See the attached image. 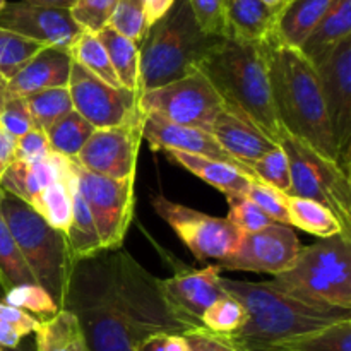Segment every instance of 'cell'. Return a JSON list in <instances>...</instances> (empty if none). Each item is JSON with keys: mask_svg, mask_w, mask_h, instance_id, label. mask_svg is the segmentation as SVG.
I'll use <instances>...</instances> for the list:
<instances>
[{"mask_svg": "<svg viewBox=\"0 0 351 351\" xmlns=\"http://www.w3.org/2000/svg\"><path fill=\"white\" fill-rule=\"evenodd\" d=\"M221 271L218 264H211L204 269H187L160 280L167 304L192 329L202 328V314L215 302L228 297V291L221 287Z\"/></svg>", "mask_w": 351, "mask_h": 351, "instance_id": "cell-17", "label": "cell"}, {"mask_svg": "<svg viewBox=\"0 0 351 351\" xmlns=\"http://www.w3.org/2000/svg\"><path fill=\"white\" fill-rule=\"evenodd\" d=\"M168 154L178 165L187 168L189 171L197 175L201 180L208 182L209 185L216 187L225 195H247V191L252 184V180L242 170L232 167V165L208 160V158L202 156H194V154L177 153V151H170Z\"/></svg>", "mask_w": 351, "mask_h": 351, "instance_id": "cell-25", "label": "cell"}, {"mask_svg": "<svg viewBox=\"0 0 351 351\" xmlns=\"http://www.w3.org/2000/svg\"><path fill=\"white\" fill-rule=\"evenodd\" d=\"M351 36V0H332L329 9L319 21L307 40L298 50L317 65L332 48Z\"/></svg>", "mask_w": 351, "mask_h": 351, "instance_id": "cell-24", "label": "cell"}, {"mask_svg": "<svg viewBox=\"0 0 351 351\" xmlns=\"http://www.w3.org/2000/svg\"><path fill=\"white\" fill-rule=\"evenodd\" d=\"M245 308L237 302L232 295L215 302L208 311L202 314L201 326L206 331L219 336H232L245 324Z\"/></svg>", "mask_w": 351, "mask_h": 351, "instance_id": "cell-37", "label": "cell"}, {"mask_svg": "<svg viewBox=\"0 0 351 351\" xmlns=\"http://www.w3.org/2000/svg\"><path fill=\"white\" fill-rule=\"evenodd\" d=\"M5 3H7V0H0V10H2V7L5 5Z\"/></svg>", "mask_w": 351, "mask_h": 351, "instance_id": "cell-54", "label": "cell"}, {"mask_svg": "<svg viewBox=\"0 0 351 351\" xmlns=\"http://www.w3.org/2000/svg\"><path fill=\"white\" fill-rule=\"evenodd\" d=\"M108 27L132 40L134 43L141 45L147 29H149L146 23L143 0H119L108 21Z\"/></svg>", "mask_w": 351, "mask_h": 351, "instance_id": "cell-39", "label": "cell"}, {"mask_svg": "<svg viewBox=\"0 0 351 351\" xmlns=\"http://www.w3.org/2000/svg\"><path fill=\"white\" fill-rule=\"evenodd\" d=\"M72 108L95 129L123 125L139 117V95L125 88H113L72 62L69 75Z\"/></svg>", "mask_w": 351, "mask_h": 351, "instance_id": "cell-12", "label": "cell"}, {"mask_svg": "<svg viewBox=\"0 0 351 351\" xmlns=\"http://www.w3.org/2000/svg\"><path fill=\"white\" fill-rule=\"evenodd\" d=\"M69 168L95 219L103 252L122 249L123 239L134 219L136 177L120 180L101 177L84 170L81 165L75 163L74 158H69Z\"/></svg>", "mask_w": 351, "mask_h": 351, "instance_id": "cell-9", "label": "cell"}, {"mask_svg": "<svg viewBox=\"0 0 351 351\" xmlns=\"http://www.w3.org/2000/svg\"><path fill=\"white\" fill-rule=\"evenodd\" d=\"M331 3L332 0H287L281 5L273 36L267 43L300 48Z\"/></svg>", "mask_w": 351, "mask_h": 351, "instance_id": "cell-22", "label": "cell"}, {"mask_svg": "<svg viewBox=\"0 0 351 351\" xmlns=\"http://www.w3.org/2000/svg\"><path fill=\"white\" fill-rule=\"evenodd\" d=\"M273 283L302 300L351 311V239L332 235L300 249Z\"/></svg>", "mask_w": 351, "mask_h": 351, "instance_id": "cell-7", "label": "cell"}, {"mask_svg": "<svg viewBox=\"0 0 351 351\" xmlns=\"http://www.w3.org/2000/svg\"><path fill=\"white\" fill-rule=\"evenodd\" d=\"M223 108L225 105L216 89L199 71L139 95L143 115L153 113L175 125L195 127L206 132Z\"/></svg>", "mask_w": 351, "mask_h": 351, "instance_id": "cell-10", "label": "cell"}, {"mask_svg": "<svg viewBox=\"0 0 351 351\" xmlns=\"http://www.w3.org/2000/svg\"><path fill=\"white\" fill-rule=\"evenodd\" d=\"M143 125L144 115L141 113L123 125L96 129L74 158L75 163L84 170L115 180L136 177Z\"/></svg>", "mask_w": 351, "mask_h": 351, "instance_id": "cell-14", "label": "cell"}, {"mask_svg": "<svg viewBox=\"0 0 351 351\" xmlns=\"http://www.w3.org/2000/svg\"><path fill=\"white\" fill-rule=\"evenodd\" d=\"M99 41L108 53L110 64L119 79L120 86L139 95L141 57L139 45L106 26L98 33Z\"/></svg>", "mask_w": 351, "mask_h": 351, "instance_id": "cell-27", "label": "cell"}, {"mask_svg": "<svg viewBox=\"0 0 351 351\" xmlns=\"http://www.w3.org/2000/svg\"><path fill=\"white\" fill-rule=\"evenodd\" d=\"M0 199H2V189H0ZM33 283L36 285V281L24 263L23 254L0 211V287L9 291L10 288Z\"/></svg>", "mask_w": 351, "mask_h": 351, "instance_id": "cell-34", "label": "cell"}, {"mask_svg": "<svg viewBox=\"0 0 351 351\" xmlns=\"http://www.w3.org/2000/svg\"><path fill=\"white\" fill-rule=\"evenodd\" d=\"M197 71L211 82L226 110L249 119L267 139L280 144L285 129L274 108L266 45L218 38Z\"/></svg>", "mask_w": 351, "mask_h": 351, "instance_id": "cell-3", "label": "cell"}, {"mask_svg": "<svg viewBox=\"0 0 351 351\" xmlns=\"http://www.w3.org/2000/svg\"><path fill=\"white\" fill-rule=\"evenodd\" d=\"M45 45L0 27V77L12 79Z\"/></svg>", "mask_w": 351, "mask_h": 351, "instance_id": "cell-36", "label": "cell"}, {"mask_svg": "<svg viewBox=\"0 0 351 351\" xmlns=\"http://www.w3.org/2000/svg\"><path fill=\"white\" fill-rule=\"evenodd\" d=\"M264 45L271 93L281 127L339 167V153L314 64L298 48Z\"/></svg>", "mask_w": 351, "mask_h": 351, "instance_id": "cell-4", "label": "cell"}, {"mask_svg": "<svg viewBox=\"0 0 351 351\" xmlns=\"http://www.w3.org/2000/svg\"><path fill=\"white\" fill-rule=\"evenodd\" d=\"M287 204L291 226H297L319 239H329L332 235H343L346 239H351L345 235L341 223L326 206L311 201V199L293 197V195H288Z\"/></svg>", "mask_w": 351, "mask_h": 351, "instance_id": "cell-29", "label": "cell"}, {"mask_svg": "<svg viewBox=\"0 0 351 351\" xmlns=\"http://www.w3.org/2000/svg\"><path fill=\"white\" fill-rule=\"evenodd\" d=\"M197 26L209 36L230 38L226 0H189Z\"/></svg>", "mask_w": 351, "mask_h": 351, "instance_id": "cell-43", "label": "cell"}, {"mask_svg": "<svg viewBox=\"0 0 351 351\" xmlns=\"http://www.w3.org/2000/svg\"><path fill=\"white\" fill-rule=\"evenodd\" d=\"M26 105L29 110L33 127L47 132L51 123L67 115L72 108V99L69 88H50L26 96Z\"/></svg>", "mask_w": 351, "mask_h": 351, "instance_id": "cell-35", "label": "cell"}, {"mask_svg": "<svg viewBox=\"0 0 351 351\" xmlns=\"http://www.w3.org/2000/svg\"><path fill=\"white\" fill-rule=\"evenodd\" d=\"M117 3L119 0H77L69 12L82 31L98 34L108 26Z\"/></svg>", "mask_w": 351, "mask_h": 351, "instance_id": "cell-42", "label": "cell"}, {"mask_svg": "<svg viewBox=\"0 0 351 351\" xmlns=\"http://www.w3.org/2000/svg\"><path fill=\"white\" fill-rule=\"evenodd\" d=\"M261 2H263L264 5L273 7V9H276V7H281V5H283V3L287 2V0H261Z\"/></svg>", "mask_w": 351, "mask_h": 351, "instance_id": "cell-53", "label": "cell"}, {"mask_svg": "<svg viewBox=\"0 0 351 351\" xmlns=\"http://www.w3.org/2000/svg\"><path fill=\"white\" fill-rule=\"evenodd\" d=\"M245 197H249L257 208L263 209L274 223L290 226L287 194H283V192L276 191V189L269 187L266 184H261V182H252L249 191H247Z\"/></svg>", "mask_w": 351, "mask_h": 351, "instance_id": "cell-45", "label": "cell"}, {"mask_svg": "<svg viewBox=\"0 0 351 351\" xmlns=\"http://www.w3.org/2000/svg\"><path fill=\"white\" fill-rule=\"evenodd\" d=\"M69 53H71L72 62L84 67L93 75L101 79L103 82L113 86V88H122L115 72H113L108 53H106L105 47L99 41L98 34L81 31V34L75 38L72 47L69 48Z\"/></svg>", "mask_w": 351, "mask_h": 351, "instance_id": "cell-33", "label": "cell"}, {"mask_svg": "<svg viewBox=\"0 0 351 351\" xmlns=\"http://www.w3.org/2000/svg\"><path fill=\"white\" fill-rule=\"evenodd\" d=\"M134 351H189L184 335H173V332H158V335L147 336L139 343Z\"/></svg>", "mask_w": 351, "mask_h": 351, "instance_id": "cell-49", "label": "cell"}, {"mask_svg": "<svg viewBox=\"0 0 351 351\" xmlns=\"http://www.w3.org/2000/svg\"><path fill=\"white\" fill-rule=\"evenodd\" d=\"M71 67L72 57L69 50L45 47L7 81V88L23 98L43 89L65 88L69 84Z\"/></svg>", "mask_w": 351, "mask_h": 351, "instance_id": "cell-20", "label": "cell"}, {"mask_svg": "<svg viewBox=\"0 0 351 351\" xmlns=\"http://www.w3.org/2000/svg\"><path fill=\"white\" fill-rule=\"evenodd\" d=\"M259 351H351V319L274 343Z\"/></svg>", "mask_w": 351, "mask_h": 351, "instance_id": "cell-30", "label": "cell"}, {"mask_svg": "<svg viewBox=\"0 0 351 351\" xmlns=\"http://www.w3.org/2000/svg\"><path fill=\"white\" fill-rule=\"evenodd\" d=\"M64 311L77 317L88 351H134L147 336L192 331L167 304L160 278L122 249L74 264Z\"/></svg>", "mask_w": 351, "mask_h": 351, "instance_id": "cell-1", "label": "cell"}, {"mask_svg": "<svg viewBox=\"0 0 351 351\" xmlns=\"http://www.w3.org/2000/svg\"><path fill=\"white\" fill-rule=\"evenodd\" d=\"M0 127L10 136L19 137L33 127L26 99L7 88V82L0 84Z\"/></svg>", "mask_w": 351, "mask_h": 351, "instance_id": "cell-41", "label": "cell"}, {"mask_svg": "<svg viewBox=\"0 0 351 351\" xmlns=\"http://www.w3.org/2000/svg\"><path fill=\"white\" fill-rule=\"evenodd\" d=\"M0 321H2L3 324L10 326V328H12L14 331L19 332L23 338L36 331L38 326H40V321H38L36 317H33V315L26 314V312L19 311V308L16 307H10V305L7 304H0Z\"/></svg>", "mask_w": 351, "mask_h": 351, "instance_id": "cell-48", "label": "cell"}, {"mask_svg": "<svg viewBox=\"0 0 351 351\" xmlns=\"http://www.w3.org/2000/svg\"><path fill=\"white\" fill-rule=\"evenodd\" d=\"M278 146L283 147L290 161L291 185L287 195L311 199L331 209L345 235L351 237L350 173L288 132H283Z\"/></svg>", "mask_w": 351, "mask_h": 351, "instance_id": "cell-8", "label": "cell"}, {"mask_svg": "<svg viewBox=\"0 0 351 351\" xmlns=\"http://www.w3.org/2000/svg\"><path fill=\"white\" fill-rule=\"evenodd\" d=\"M322 98L332 137L339 153V168L350 173L351 149V36L336 45L317 65Z\"/></svg>", "mask_w": 351, "mask_h": 351, "instance_id": "cell-13", "label": "cell"}, {"mask_svg": "<svg viewBox=\"0 0 351 351\" xmlns=\"http://www.w3.org/2000/svg\"><path fill=\"white\" fill-rule=\"evenodd\" d=\"M0 27L21 34L27 40L38 41L45 47L69 50L75 38L81 34V27L74 23L71 12L55 7L36 5V3L7 2L0 10Z\"/></svg>", "mask_w": 351, "mask_h": 351, "instance_id": "cell-16", "label": "cell"}, {"mask_svg": "<svg viewBox=\"0 0 351 351\" xmlns=\"http://www.w3.org/2000/svg\"><path fill=\"white\" fill-rule=\"evenodd\" d=\"M300 249V240L290 226L273 223L261 232L243 233L235 252L225 257L218 266L228 271L278 276L293 264Z\"/></svg>", "mask_w": 351, "mask_h": 351, "instance_id": "cell-15", "label": "cell"}, {"mask_svg": "<svg viewBox=\"0 0 351 351\" xmlns=\"http://www.w3.org/2000/svg\"><path fill=\"white\" fill-rule=\"evenodd\" d=\"M71 177V173H69ZM69 177L62 182L48 185L38 192L29 202L31 209L53 230L67 233L72 221V197L69 189Z\"/></svg>", "mask_w": 351, "mask_h": 351, "instance_id": "cell-31", "label": "cell"}, {"mask_svg": "<svg viewBox=\"0 0 351 351\" xmlns=\"http://www.w3.org/2000/svg\"><path fill=\"white\" fill-rule=\"evenodd\" d=\"M69 189H71L72 197V221L65 237H67L72 257L77 263L79 259H86V257H91L103 252V249L101 242H99L98 230H96L95 225V219H93L88 204L84 202L74 178H72V173L69 177Z\"/></svg>", "mask_w": 351, "mask_h": 351, "instance_id": "cell-26", "label": "cell"}, {"mask_svg": "<svg viewBox=\"0 0 351 351\" xmlns=\"http://www.w3.org/2000/svg\"><path fill=\"white\" fill-rule=\"evenodd\" d=\"M153 208L201 263H221L225 257L235 252L242 240L243 233L226 218L206 215L170 201L161 194L153 197Z\"/></svg>", "mask_w": 351, "mask_h": 351, "instance_id": "cell-11", "label": "cell"}, {"mask_svg": "<svg viewBox=\"0 0 351 351\" xmlns=\"http://www.w3.org/2000/svg\"><path fill=\"white\" fill-rule=\"evenodd\" d=\"M226 201L230 204L226 219L233 223L242 233L261 232L274 223L263 209L257 208L245 195H226Z\"/></svg>", "mask_w": 351, "mask_h": 351, "instance_id": "cell-44", "label": "cell"}, {"mask_svg": "<svg viewBox=\"0 0 351 351\" xmlns=\"http://www.w3.org/2000/svg\"><path fill=\"white\" fill-rule=\"evenodd\" d=\"M249 167L254 171V175H256L257 182L269 185V187L276 189V191L283 192V194H288L291 185L290 161H288V156L283 151V147L278 146L276 149L267 153L261 160L254 161Z\"/></svg>", "mask_w": 351, "mask_h": 351, "instance_id": "cell-40", "label": "cell"}, {"mask_svg": "<svg viewBox=\"0 0 351 351\" xmlns=\"http://www.w3.org/2000/svg\"><path fill=\"white\" fill-rule=\"evenodd\" d=\"M24 2L36 3V5H45V7H55V9L71 10V7L74 5L77 0H24Z\"/></svg>", "mask_w": 351, "mask_h": 351, "instance_id": "cell-52", "label": "cell"}, {"mask_svg": "<svg viewBox=\"0 0 351 351\" xmlns=\"http://www.w3.org/2000/svg\"><path fill=\"white\" fill-rule=\"evenodd\" d=\"M221 287L245 308L247 321L235 335L225 336L242 351H259L341 321L351 311L302 300L278 288L273 281L250 283L221 276Z\"/></svg>", "mask_w": 351, "mask_h": 351, "instance_id": "cell-2", "label": "cell"}, {"mask_svg": "<svg viewBox=\"0 0 351 351\" xmlns=\"http://www.w3.org/2000/svg\"><path fill=\"white\" fill-rule=\"evenodd\" d=\"M5 304L24 311L26 314L40 315V322L53 317L60 308L57 307L50 295L38 285H21L5 291Z\"/></svg>", "mask_w": 351, "mask_h": 351, "instance_id": "cell-38", "label": "cell"}, {"mask_svg": "<svg viewBox=\"0 0 351 351\" xmlns=\"http://www.w3.org/2000/svg\"><path fill=\"white\" fill-rule=\"evenodd\" d=\"M0 351H3V350H2V348H0Z\"/></svg>", "mask_w": 351, "mask_h": 351, "instance_id": "cell-56", "label": "cell"}, {"mask_svg": "<svg viewBox=\"0 0 351 351\" xmlns=\"http://www.w3.org/2000/svg\"><path fill=\"white\" fill-rule=\"evenodd\" d=\"M175 2L177 0H143L147 27H151L156 21H160L173 7Z\"/></svg>", "mask_w": 351, "mask_h": 351, "instance_id": "cell-51", "label": "cell"}, {"mask_svg": "<svg viewBox=\"0 0 351 351\" xmlns=\"http://www.w3.org/2000/svg\"><path fill=\"white\" fill-rule=\"evenodd\" d=\"M36 351H88L77 317L69 311H58L41 321L36 331Z\"/></svg>", "mask_w": 351, "mask_h": 351, "instance_id": "cell-28", "label": "cell"}, {"mask_svg": "<svg viewBox=\"0 0 351 351\" xmlns=\"http://www.w3.org/2000/svg\"><path fill=\"white\" fill-rule=\"evenodd\" d=\"M69 173V158L57 153L33 163L16 160L0 180V189L29 204L38 192L55 182L65 180Z\"/></svg>", "mask_w": 351, "mask_h": 351, "instance_id": "cell-21", "label": "cell"}, {"mask_svg": "<svg viewBox=\"0 0 351 351\" xmlns=\"http://www.w3.org/2000/svg\"><path fill=\"white\" fill-rule=\"evenodd\" d=\"M16 139L0 127V180L16 161Z\"/></svg>", "mask_w": 351, "mask_h": 351, "instance_id": "cell-50", "label": "cell"}, {"mask_svg": "<svg viewBox=\"0 0 351 351\" xmlns=\"http://www.w3.org/2000/svg\"><path fill=\"white\" fill-rule=\"evenodd\" d=\"M95 130V127L86 122L75 110H71L67 115L51 123L45 134L53 153L64 158H75Z\"/></svg>", "mask_w": 351, "mask_h": 351, "instance_id": "cell-32", "label": "cell"}, {"mask_svg": "<svg viewBox=\"0 0 351 351\" xmlns=\"http://www.w3.org/2000/svg\"><path fill=\"white\" fill-rule=\"evenodd\" d=\"M184 338L189 351H242L225 336L213 335L202 328L184 332Z\"/></svg>", "mask_w": 351, "mask_h": 351, "instance_id": "cell-47", "label": "cell"}, {"mask_svg": "<svg viewBox=\"0 0 351 351\" xmlns=\"http://www.w3.org/2000/svg\"><path fill=\"white\" fill-rule=\"evenodd\" d=\"M208 132L230 156L247 167L278 147V144L267 139L249 119L226 108L213 120Z\"/></svg>", "mask_w": 351, "mask_h": 351, "instance_id": "cell-19", "label": "cell"}, {"mask_svg": "<svg viewBox=\"0 0 351 351\" xmlns=\"http://www.w3.org/2000/svg\"><path fill=\"white\" fill-rule=\"evenodd\" d=\"M2 82H5V81H3V79H2V77H0V84H2Z\"/></svg>", "mask_w": 351, "mask_h": 351, "instance_id": "cell-55", "label": "cell"}, {"mask_svg": "<svg viewBox=\"0 0 351 351\" xmlns=\"http://www.w3.org/2000/svg\"><path fill=\"white\" fill-rule=\"evenodd\" d=\"M53 153L50 143L47 139V134L43 130L31 127L27 132L16 139V160L24 163H33V161L45 160Z\"/></svg>", "mask_w": 351, "mask_h": 351, "instance_id": "cell-46", "label": "cell"}, {"mask_svg": "<svg viewBox=\"0 0 351 351\" xmlns=\"http://www.w3.org/2000/svg\"><path fill=\"white\" fill-rule=\"evenodd\" d=\"M281 7H267L261 0H226L230 38L250 43H267Z\"/></svg>", "mask_w": 351, "mask_h": 351, "instance_id": "cell-23", "label": "cell"}, {"mask_svg": "<svg viewBox=\"0 0 351 351\" xmlns=\"http://www.w3.org/2000/svg\"><path fill=\"white\" fill-rule=\"evenodd\" d=\"M143 139H146L154 151L161 149L167 151V153L177 151V153L194 154V156H202L208 158V160L232 165V167H237L239 170H242L250 180L257 182L256 175L250 170V167H247V165L240 163L239 160L230 156L219 146L218 141L202 129L175 125V123L167 122V120L160 119V117L153 115V113H146L143 125Z\"/></svg>", "mask_w": 351, "mask_h": 351, "instance_id": "cell-18", "label": "cell"}, {"mask_svg": "<svg viewBox=\"0 0 351 351\" xmlns=\"http://www.w3.org/2000/svg\"><path fill=\"white\" fill-rule=\"evenodd\" d=\"M0 211L36 285L62 311L75 264L65 233L48 226L29 204L9 192L2 191Z\"/></svg>", "mask_w": 351, "mask_h": 351, "instance_id": "cell-6", "label": "cell"}, {"mask_svg": "<svg viewBox=\"0 0 351 351\" xmlns=\"http://www.w3.org/2000/svg\"><path fill=\"white\" fill-rule=\"evenodd\" d=\"M216 40L197 26L189 0H177L147 29L139 45V95L197 71L199 62Z\"/></svg>", "mask_w": 351, "mask_h": 351, "instance_id": "cell-5", "label": "cell"}]
</instances>
